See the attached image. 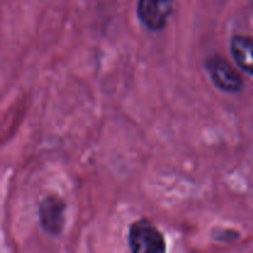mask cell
<instances>
[{"label":"cell","instance_id":"cell-1","mask_svg":"<svg viewBox=\"0 0 253 253\" xmlns=\"http://www.w3.org/2000/svg\"><path fill=\"white\" fill-rule=\"evenodd\" d=\"M128 244L132 252L161 253L166 251V240L162 232L148 220L133 222L128 230Z\"/></svg>","mask_w":253,"mask_h":253},{"label":"cell","instance_id":"cell-2","mask_svg":"<svg viewBox=\"0 0 253 253\" xmlns=\"http://www.w3.org/2000/svg\"><path fill=\"white\" fill-rule=\"evenodd\" d=\"M174 0H138L137 15L147 29L158 31L167 25Z\"/></svg>","mask_w":253,"mask_h":253},{"label":"cell","instance_id":"cell-3","mask_svg":"<svg viewBox=\"0 0 253 253\" xmlns=\"http://www.w3.org/2000/svg\"><path fill=\"white\" fill-rule=\"evenodd\" d=\"M207 71L215 85L221 90L236 93L242 89L244 81L240 73L222 57L215 56L208 59Z\"/></svg>","mask_w":253,"mask_h":253},{"label":"cell","instance_id":"cell-4","mask_svg":"<svg viewBox=\"0 0 253 253\" xmlns=\"http://www.w3.org/2000/svg\"><path fill=\"white\" fill-rule=\"evenodd\" d=\"M64 211H66V204L61 198L54 195L44 198L39 207L40 224L44 231L53 236L61 234L66 221Z\"/></svg>","mask_w":253,"mask_h":253},{"label":"cell","instance_id":"cell-5","mask_svg":"<svg viewBox=\"0 0 253 253\" xmlns=\"http://www.w3.org/2000/svg\"><path fill=\"white\" fill-rule=\"evenodd\" d=\"M231 53L240 68L253 76V39L237 35L231 40Z\"/></svg>","mask_w":253,"mask_h":253}]
</instances>
